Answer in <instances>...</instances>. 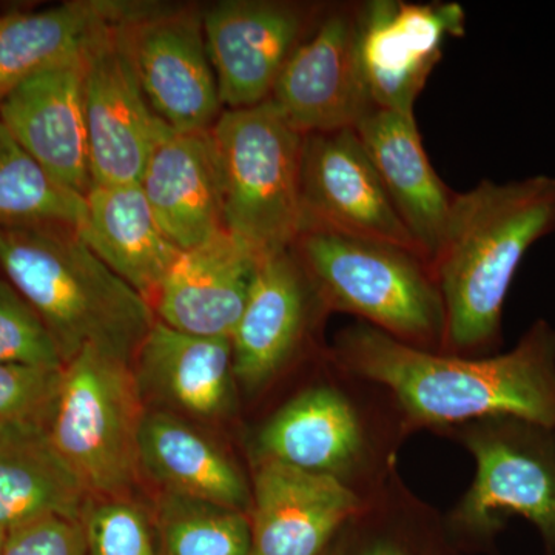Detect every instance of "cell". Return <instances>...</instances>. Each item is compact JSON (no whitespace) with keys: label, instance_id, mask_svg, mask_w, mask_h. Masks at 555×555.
Returning <instances> with one entry per match:
<instances>
[{"label":"cell","instance_id":"cell-8","mask_svg":"<svg viewBox=\"0 0 555 555\" xmlns=\"http://www.w3.org/2000/svg\"><path fill=\"white\" fill-rule=\"evenodd\" d=\"M211 137L224 196V228L261 254L292 247L302 232L305 138L268 100L224 109Z\"/></svg>","mask_w":555,"mask_h":555},{"label":"cell","instance_id":"cell-33","mask_svg":"<svg viewBox=\"0 0 555 555\" xmlns=\"http://www.w3.org/2000/svg\"><path fill=\"white\" fill-rule=\"evenodd\" d=\"M7 529L0 528V555H3V547H5Z\"/></svg>","mask_w":555,"mask_h":555},{"label":"cell","instance_id":"cell-31","mask_svg":"<svg viewBox=\"0 0 555 555\" xmlns=\"http://www.w3.org/2000/svg\"><path fill=\"white\" fill-rule=\"evenodd\" d=\"M0 364L62 369L64 358L49 327L10 281L0 280Z\"/></svg>","mask_w":555,"mask_h":555},{"label":"cell","instance_id":"cell-29","mask_svg":"<svg viewBox=\"0 0 555 555\" xmlns=\"http://www.w3.org/2000/svg\"><path fill=\"white\" fill-rule=\"evenodd\" d=\"M80 521L89 555H159L153 517L131 496H90Z\"/></svg>","mask_w":555,"mask_h":555},{"label":"cell","instance_id":"cell-13","mask_svg":"<svg viewBox=\"0 0 555 555\" xmlns=\"http://www.w3.org/2000/svg\"><path fill=\"white\" fill-rule=\"evenodd\" d=\"M326 315L328 310L294 248L262 255L246 308L230 337L236 385L248 396L268 389Z\"/></svg>","mask_w":555,"mask_h":555},{"label":"cell","instance_id":"cell-12","mask_svg":"<svg viewBox=\"0 0 555 555\" xmlns=\"http://www.w3.org/2000/svg\"><path fill=\"white\" fill-rule=\"evenodd\" d=\"M139 83L175 133L210 130L224 112L203 14L164 5L120 28Z\"/></svg>","mask_w":555,"mask_h":555},{"label":"cell","instance_id":"cell-34","mask_svg":"<svg viewBox=\"0 0 555 555\" xmlns=\"http://www.w3.org/2000/svg\"><path fill=\"white\" fill-rule=\"evenodd\" d=\"M547 555H555V553L554 554H547Z\"/></svg>","mask_w":555,"mask_h":555},{"label":"cell","instance_id":"cell-15","mask_svg":"<svg viewBox=\"0 0 555 555\" xmlns=\"http://www.w3.org/2000/svg\"><path fill=\"white\" fill-rule=\"evenodd\" d=\"M270 101L302 134L356 129L374 107L358 61V3L324 7Z\"/></svg>","mask_w":555,"mask_h":555},{"label":"cell","instance_id":"cell-17","mask_svg":"<svg viewBox=\"0 0 555 555\" xmlns=\"http://www.w3.org/2000/svg\"><path fill=\"white\" fill-rule=\"evenodd\" d=\"M83 61L31 76L0 102V122L57 184L82 198L93 185Z\"/></svg>","mask_w":555,"mask_h":555},{"label":"cell","instance_id":"cell-10","mask_svg":"<svg viewBox=\"0 0 555 555\" xmlns=\"http://www.w3.org/2000/svg\"><path fill=\"white\" fill-rule=\"evenodd\" d=\"M301 208L302 232L323 230L375 241L425 259L397 214L356 129L306 134Z\"/></svg>","mask_w":555,"mask_h":555},{"label":"cell","instance_id":"cell-18","mask_svg":"<svg viewBox=\"0 0 555 555\" xmlns=\"http://www.w3.org/2000/svg\"><path fill=\"white\" fill-rule=\"evenodd\" d=\"M133 371L149 409L215 422L235 408L238 385L229 337L189 334L156 318Z\"/></svg>","mask_w":555,"mask_h":555},{"label":"cell","instance_id":"cell-19","mask_svg":"<svg viewBox=\"0 0 555 555\" xmlns=\"http://www.w3.org/2000/svg\"><path fill=\"white\" fill-rule=\"evenodd\" d=\"M163 7L133 0H72L46 10L0 13V102L31 76L86 60L108 33Z\"/></svg>","mask_w":555,"mask_h":555},{"label":"cell","instance_id":"cell-24","mask_svg":"<svg viewBox=\"0 0 555 555\" xmlns=\"http://www.w3.org/2000/svg\"><path fill=\"white\" fill-rule=\"evenodd\" d=\"M141 476L159 492L192 496L248 514L250 478L188 420L147 409L139 437Z\"/></svg>","mask_w":555,"mask_h":555},{"label":"cell","instance_id":"cell-32","mask_svg":"<svg viewBox=\"0 0 555 555\" xmlns=\"http://www.w3.org/2000/svg\"><path fill=\"white\" fill-rule=\"evenodd\" d=\"M3 555H89L80 518L46 517L7 531Z\"/></svg>","mask_w":555,"mask_h":555},{"label":"cell","instance_id":"cell-1","mask_svg":"<svg viewBox=\"0 0 555 555\" xmlns=\"http://www.w3.org/2000/svg\"><path fill=\"white\" fill-rule=\"evenodd\" d=\"M328 357L389 393L409 434L516 416L555 430V327L537 320L506 353L430 352L363 321L338 332Z\"/></svg>","mask_w":555,"mask_h":555},{"label":"cell","instance_id":"cell-21","mask_svg":"<svg viewBox=\"0 0 555 555\" xmlns=\"http://www.w3.org/2000/svg\"><path fill=\"white\" fill-rule=\"evenodd\" d=\"M156 221L179 250L224 228L221 167L211 130L171 133L153 152L141 182Z\"/></svg>","mask_w":555,"mask_h":555},{"label":"cell","instance_id":"cell-30","mask_svg":"<svg viewBox=\"0 0 555 555\" xmlns=\"http://www.w3.org/2000/svg\"><path fill=\"white\" fill-rule=\"evenodd\" d=\"M62 371L0 364V441L49 429Z\"/></svg>","mask_w":555,"mask_h":555},{"label":"cell","instance_id":"cell-22","mask_svg":"<svg viewBox=\"0 0 555 555\" xmlns=\"http://www.w3.org/2000/svg\"><path fill=\"white\" fill-rule=\"evenodd\" d=\"M356 130L397 214L430 268L443 240L454 192L427 158L415 118L372 108Z\"/></svg>","mask_w":555,"mask_h":555},{"label":"cell","instance_id":"cell-5","mask_svg":"<svg viewBox=\"0 0 555 555\" xmlns=\"http://www.w3.org/2000/svg\"><path fill=\"white\" fill-rule=\"evenodd\" d=\"M292 248L328 313H350L398 341L441 352L443 301L425 259L323 230L302 232Z\"/></svg>","mask_w":555,"mask_h":555},{"label":"cell","instance_id":"cell-6","mask_svg":"<svg viewBox=\"0 0 555 555\" xmlns=\"http://www.w3.org/2000/svg\"><path fill=\"white\" fill-rule=\"evenodd\" d=\"M476 462L473 483L444 516L452 539L485 545L513 517L534 525L555 553V430L516 416H492L449 427Z\"/></svg>","mask_w":555,"mask_h":555},{"label":"cell","instance_id":"cell-11","mask_svg":"<svg viewBox=\"0 0 555 555\" xmlns=\"http://www.w3.org/2000/svg\"><path fill=\"white\" fill-rule=\"evenodd\" d=\"M465 30L466 13L456 2L358 3V61L374 107L415 118V102L444 43Z\"/></svg>","mask_w":555,"mask_h":555},{"label":"cell","instance_id":"cell-28","mask_svg":"<svg viewBox=\"0 0 555 555\" xmlns=\"http://www.w3.org/2000/svg\"><path fill=\"white\" fill-rule=\"evenodd\" d=\"M86 201L62 188L0 122V222L78 228Z\"/></svg>","mask_w":555,"mask_h":555},{"label":"cell","instance_id":"cell-3","mask_svg":"<svg viewBox=\"0 0 555 555\" xmlns=\"http://www.w3.org/2000/svg\"><path fill=\"white\" fill-rule=\"evenodd\" d=\"M0 269L42 318L65 364L86 347L133 364L155 324L147 299L72 225L0 222Z\"/></svg>","mask_w":555,"mask_h":555},{"label":"cell","instance_id":"cell-26","mask_svg":"<svg viewBox=\"0 0 555 555\" xmlns=\"http://www.w3.org/2000/svg\"><path fill=\"white\" fill-rule=\"evenodd\" d=\"M89 499L47 430L0 441V528L9 531L46 517L80 518Z\"/></svg>","mask_w":555,"mask_h":555},{"label":"cell","instance_id":"cell-14","mask_svg":"<svg viewBox=\"0 0 555 555\" xmlns=\"http://www.w3.org/2000/svg\"><path fill=\"white\" fill-rule=\"evenodd\" d=\"M83 108L93 185L139 184L153 152L173 130L150 105L120 28L83 61Z\"/></svg>","mask_w":555,"mask_h":555},{"label":"cell","instance_id":"cell-7","mask_svg":"<svg viewBox=\"0 0 555 555\" xmlns=\"http://www.w3.org/2000/svg\"><path fill=\"white\" fill-rule=\"evenodd\" d=\"M147 404L133 364L86 347L62 371L49 438L90 496H131Z\"/></svg>","mask_w":555,"mask_h":555},{"label":"cell","instance_id":"cell-4","mask_svg":"<svg viewBox=\"0 0 555 555\" xmlns=\"http://www.w3.org/2000/svg\"><path fill=\"white\" fill-rule=\"evenodd\" d=\"M409 437L389 393L349 374L327 353V374L262 423L254 454L335 478L364 499L398 469V451Z\"/></svg>","mask_w":555,"mask_h":555},{"label":"cell","instance_id":"cell-27","mask_svg":"<svg viewBox=\"0 0 555 555\" xmlns=\"http://www.w3.org/2000/svg\"><path fill=\"white\" fill-rule=\"evenodd\" d=\"M159 555H250L248 514L159 492L153 511Z\"/></svg>","mask_w":555,"mask_h":555},{"label":"cell","instance_id":"cell-25","mask_svg":"<svg viewBox=\"0 0 555 555\" xmlns=\"http://www.w3.org/2000/svg\"><path fill=\"white\" fill-rule=\"evenodd\" d=\"M323 555H465L443 514L415 494L396 469L364 496Z\"/></svg>","mask_w":555,"mask_h":555},{"label":"cell","instance_id":"cell-23","mask_svg":"<svg viewBox=\"0 0 555 555\" xmlns=\"http://www.w3.org/2000/svg\"><path fill=\"white\" fill-rule=\"evenodd\" d=\"M80 238L153 306L181 250L160 229L141 184L91 185Z\"/></svg>","mask_w":555,"mask_h":555},{"label":"cell","instance_id":"cell-16","mask_svg":"<svg viewBox=\"0 0 555 555\" xmlns=\"http://www.w3.org/2000/svg\"><path fill=\"white\" fill-rule=\"evenodd\" d=\"M250 486V555H323L364 503L335 478L273 460H255Z\"/></svg>","mask_w":555,"mask_h":555},{"label":"cell","instance_id":"cell-20","mask_svg":"<svg viewBox=\"0 0 555 555\" xmlns=\"http://www.w3.org/2000/svg\"><path fill=\"white\" fill-rule=\"evenodd\" d=\"M262 255L229 230L181 251L153 301L156 318L189 334L232 337Z\"/></svg>","mask_w":555,"mask_h":555},{"label":"cell","instance_id":"cell-2","mask_svg":"<svg viewBox=\"0 0 555 555\" xmlns=\"http://www.w3.org/2000/svg\"><path fill=\"white\" fill-rule=\"evenodd\" d=\"M555 232V178L478 182L452 196L430 270L444 308L441 352L480 357L502 339L507 292L526 251Z\"/></svg>","mask_w":555,"mask_h":555},{"label":"cell","instance_id":"cell-9","mask_svg":"<svg viewBox=\"0 0 555 555\" xmlns=\"http://www.w3.org/2000/svg\"><path fill=\"white\" fill-rule=\"evenodd\" d=\"M323 5L287 0H222L203 13L204 38L224 109L270 100L281 72Z\"/></svg>","mask_w":555,"mask_h":555}]
</instances>
